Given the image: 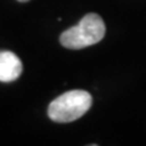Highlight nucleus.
I'll list each match as a JSON object with an SVG mask.
<instances>
[{"instance_id":"1","label":"nucleus","mask_w":146,"mask_h":146,"mask_svg":"<svg viewBox=\"0 0 146 146\" xmlns=\"http://www.w3.org/2000/svg\"><path fill=\"white\" fill-rule=\"evenodd\" d=\"M106 33L105 22L98 13L85 15L77 26L65 31L60 36V43L63 48L79 50L98 44L104 39Z\"/></svg>"},{"instance_id":"3","label":"nucleus","mask_w":146,"mask_h":146,"mask_svg":"<svg viewBox=\"0 0 146 146\" xmlns=\"http://www.w3.org/2000/svg\"><path fill=\"white\" fill-rule=\"evenodd\" d=\"M22 62L16 54L11 51H0V82L11 83L22 73Z\"/></svg>"},{"instance_id":"2","label":"nucleus","mask_w":146,"mask_h":146,"mask_svg":"<svg viewBox=\"0 0 146 146\" xmlns=\"http://www.w3.org/2000/svg\"><path fill=\"white\" fill-rule=\"evenodd\" d=\"M93 105V96L85 90H70L50 102L48 116L56 123H70L83 117Z\"/></svg>"},{"instance_id":"4","label":"nucleus","mask_w":146,"mask_h":146,"mask_svg":"<svg viewBox=\"0 0 146 146\" xmlns=\"http://www.w3.org/2000/svg\"><path fill=\"white\" fill-rule=\"evenodd\" d=\"M17 1H20V3H26V1H29V0H17Z\"/></svg>"}]
</instances>
